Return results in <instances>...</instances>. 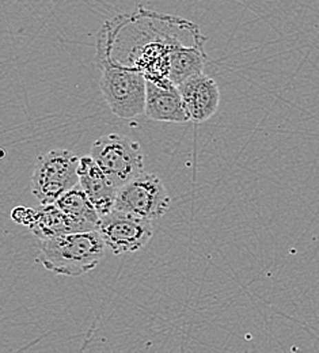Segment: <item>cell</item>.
I'll return each instance as SVG.
<instances>
[{"mask_svg":"<svg viewBox=\"0 0 319 353\" xmlns=\"http://www.w3.org/2000/svg\"><path fill=\"white\" fill-rule=\"evenodd\" d=\"M96 230L116 256L135 253L143 249L154 235L151 221L120 210L102 215Z\"/></svg>","mask_w":319,"mask_h":353,"instance_id":"obj_6","label":"cell"},{"mask_svg":"<svg viewBox=\"0 0 319 353\" xmlns=\"http://www.w3.org/2000/svg\"><path fill=\"white\" fill-rule=\"evenodd\" d=\"M178 90L183 95V103L193 123H204L209 120L218 110L220 102V91L218 83L204 72L196 74L183 82Z\"/></svg>","mask_w":319,"mask_h":353,"instance_id":"obj_7","label":"cell"},{"mask_svg":"<svg viewBox=\"0 0 319 353\" xmlns=\"http://www.w3.org/2000/svg\"><path fill=\"white\" fill-rule=\"evenodd\" d=\"M56 204L78 225L79 231L96 230L101 215L81 183L64 193Z\"/></svg>","mask_w":319,"mask_h":353,"instance_id":"obj_10","label":"cell"},{"mask_svg":"<svg viewBox=\"0 0 319 353\" xmlns=\"http://www.w3.org/2000/svg\"><path fill=\"white\" fill-rule=\"evenodd\" d=\"M150 120L183 124L190 121L183 95L176 85H158L147 81L145 113Z\"/></svg>","mask_w":319,"mask_h":353,"instance_id":"obj_8","label":"cell"},{"mask_svg":"<svg viewBox=\"0 0 319 353\" xmlns=\"http://www.w3.org/2000/svg\"><path fill=\"white\" fill-rule=\"evenodd\" d=\"M204 41L183 45L172 53L169 79L173 85L180 86L187 78L203 72L207 59V54L203 50Z\"/></svg>","mask_w":319,"mask_h":353,"instance_id":"obj_11","label":"cell"},{"mask_svg":"<svg viewBox=\"0 0 319 353\" xmlns=\"http://www.w3.org/2000/svg\"><path fill=\"white\" fill-rule=\"evenodd\" d=\"M81 157L68 150H52L39 157L32 176V193L41 205L56 203L79 183Z\"/></svg>","mask_w":319,"mask_h":353,"instance_id":"obj_3","label":"cell"},{"mask_svg":"<svg viewBox=\"0 0 319 353\" xmlns=\"http://www.w3.org/2000/svg\"><path fill=\"white\" fill-rule=\"evenodd\" d=\"M96 65L102 72L99 88L113 114L127 120L144 114L147 95L144 74L114 63L103 54H96Z\"/></svg>","mask_w":319,"mask_h":353,"instance_id":"obj_2","label":"cell"},{"mask_svg":"<svg viewBox=\"0 0 319 353\" xmlns=\"http://www.w3.org/2000/svg\"><path fill=\"white\" fill-rule=\"evenodd\" d=\"M90 155L119 189L144 172L141 145L124 134L99 137L94 141Z\"/></svg>","mask_w":319,"mask_h":353,"instance_id":"obj_4","label":"cell"},{"mask_svg":"<svg viewBox=\"0 0 319 353\" xmlns=\"http://www.w3.org/2000/svg\"><path fill=\"white\" fill-rule=\"evenodd\" d=\"M34 212H36V210L18 207L11 212V218H12V221H17L19 224H25V225L30 227L33 218H34Z\"/></svg>","mask_w":319,"mask_h":353,"instance_id":"obj_13","label":"cell"},{"mask_svg":"<svg viewBox=\"0 0 319 353\" xmlns=\"http://www.w3.org/2000/svg\"><path fill=\"white\" fill-rule=\"evenodd\" d=\"M79 183L85 189L98 214L106 215L116 207L119 188L105 174L92 155L81 157Z\"/></svg>","mask_w":319,"mask_h":353,"instance_id":"obj_9","label":"cell"},{"mask_svg":"<svg viewBox=\"0 0 319 353\" xmlns=\"http://www.w3.org/2000/svg\"><path fill=\"white\" fill-rule=\"evenodd\" d=\"M170 207V196L162 179L154 173H141L119 189L116 207L138 218L154 221Z\"/></svg>","mask_w":319,"mask_h":353,"instance_id":"obj_5","label":"cell"},{"mask_svg":"<svg viewBox=\"0 0 319 353\" xmlns=\"http://www.w3.org/2000/svg\"><path fill=\"white\" fill-rule=\"evenodd\" d=\"M105 248L98 230L70 232L41 239L40 259L54 274L78 277L98 266L105 256Z\"/></svg>","mask_w":319,"mask_h":353,"instance_id":"obj_1","label":"cell"},{"mask_svg":"<svg viewBox=\"0 0 319 353\" xmlns=\"http://www.w3.org/2000/svg\"><path fill=\"white\" fill-rule=\"evenodd\" d=\"M30 230L40 239L70 232H79L78 225L56 203L41 205L39 210H36Z\"/></svg>","mask_w":319,"mask_h":353,"instance_id":"obj_12","label":"cell"}]
</instances>
